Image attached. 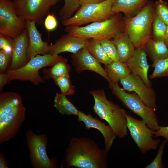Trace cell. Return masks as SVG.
I'll use <instances>...</instances> for the list:
<instances>
[{
  "label": "cell",
  "instance_id": "1",
  "mask_svg": "<svg viewBox=\"0 0 168 168\" xmlns=\"http://www.w3.org/2000/svg\"><path fill=\"white\" fill-rule=\"evenodd\" d=\"M108 152L91 138L73 137L65 150L66 167L78 168H107Z\"/></svg>",
  "mask_w": 168,
  "mask_h": 168
},
{
  "label": "cell",
  "instance_id": "2",
  "mask_svg": "<svg viewBox=\"0 0 168 168\" xmlns=\"http://www.w3.org/2000/svg\"><path fill=\"white\" fill-rule=\"evenodd\" d=\"M95 103L92 109L112 128L116 137L123 138L128 135L126 111L107 98L104 90L100 89L90 91Z\"/></svg>",
  "mask_w": 168,
  "mask_h": 168
},
{
  "label": "cell",
  "instance_id": "3",
  "mask_svg": "<svg viewBox=\"0 0 168 168\" xmlns=\"http://www.w3.org/2000/svg\"><path fill=\"white\" fill-rule=\"evenodd\" d=\"M64 30L76 37L112 40L125 31L124 17L121 13H116L105 20L93 22L83 26H67Z\"/></svg>",
  "mask_w": 168,
  "mask_h": 168
},
{
  "label": "cell",
  "instance_id": "4",
  "mask_svg": "<svg viewBox=\"0 0 168 168\" xmlns=\"http://www.w3.org/2000/svg\"><path fill=\"white\" fill-rule=\"evenodd\" d=\"M63 58L58 55L49 54L38 55L18 69L0 73V90L7 83L12 80L29 81L35 85L44 83L39 70L45 67L52 66Z\"/></svg>",
  "mask_w": 168,
  "mask_h": 168
},
{
  "label": "cell",
  "instance_id": "5",
  "mask_svg": "<svg viewBox=\"0 0 168 168\" xmlns=\"http://www.w3.org/2000/svg\"><path fill=\"white\" fill-rule=\"evenodd\" d=\"M154 15V2L150 0L135 16L129 18L124 16L125 31L135 49L142 48L152 37Z\"/></svg>",
  "mask_w": 168,
  "mask_h": 168
},
{
  "label": "cell",
  "instance_id": "6",
  "mask_svg": "<svg viewBox=\"0 0 168 168\" xmlns=\"http://www.w3.org/2000/svg\"><path fill=\"white\" fill-rule=\"evenodd\" d=\"M109 86L113 94L123 105L140 117L149 128L154 131L159 129L160 126L156 109L145 104L136 93L125 91L119 86L118 83H111Z\"/></svg>",
  "mask_w": 168,
  "mask_h": 168
},
{
  "label": "cell",
  "instance_id": "7",
  "mask_svg": "<svg viewBox=\"0 0 168 168\" xmlns=\"http://www.w3.org/2000/svg\"><path fill=\"white\" fill-rule=\"evenodd\" d=\"M112 0H105L99 3L81 6L73 16L62 21V23L65 26H80L109 19L115 14L112 11Z\"/></svg>",
  "mask_w": 168,
  "mask_h": 168
},
{
  "label": "cell",
  "instance_id": "8",
  "mask_svg": "<svg viewBox=\"0 0 168 168\" xmlns=\"http://www.w3.org/2000/svg\"><path fill=\"white\" fill-rule=\"evenodd\" d=\"M25 137L30 162L34 168H57L56 158H50L47 154L48 138L46 134H37L28 129L25 133Z\"/></svg>",
  "mask_w": 168,
  "mask_h": 168
},
{
  "label": "cell",
  "instance_id": "9",
  "mask_svg": "<svg viewBox=\"0 0 168 168\" xmlns=\"http://www.w3.org/2000/svg\"><path fill=\"white\" fill-rule=\"evenodd\" d=\"M127 126L130 135L141 152L144 154L155 150L160 142L154 138V131L149 128L142 119L138 120L127 114Z\"/></svg>",
  "mask_w": 168,
  "mask_h": 168
},
{
  "label": "cell",
  "instance_id": "10",
  "mask_svg": "<svg viewBox=\"0 0 168 168\" xmlns=\"http://www.w3.org/2000/svg\"><path fill=\"white\" fill-rule=\"evenodd\" d=\"M26 20L20 16L12 0H0V34L14 38L26 28Z\"/></svg>",
  "mask_w": 168,
  "mask_h": 168
},
{
  "label": "cell",
  "instance_id": "11",
  "mask_svg": "<svg viewBox=\"0 0 168 168\" xmlns=\"http://www.w3.org/2000/svg\"><path fill=\"white\" fill-rule=\"evenodd\" d=\"M61 0H12L20 16L41 24L52 8Z\"/></svg>",
  "mask_w": 168,
  "mask_h": 168
},
{
  "label": "cell",
  "instance_id": "12",
  "mask_svg": "<svg viewBox=\"0 0 168 168\" xmlns=\"http://www.w3.org/2000/svg\"><path fill=\"white\" fill-rule=\"evenodd\" d=\"M26 112V108L22 103L0 119V144L16 135L25 120Z\"/></svg>",
  "mask_w": 168,
  "mask_h": 168
},
{
  "label": "cell",
  "instance_id": "13",
  "mask_svg": "<svg viewBox=\"0 0 168 168\" xmlns=\"http://www.w3.org/2000/svg\"><path fill=\"white\" fill-rule=\"evenodd\" d=\"M119 82L124 90L134 91L146 105L155 109L157 107L156 95L154 90L147 86L138 76L131 73Z\"/></svg>",
  "mask_w": 168,
  "mask_h": 168
},
{
  "label": "cell",
  "instance_id": "14",
  "mask_svg": "<svg viewBox=\"0 0 168 168\" xmlns=\"http://www.w3.org/2000/svg\"><path fill=\"white\" fill-rule=\"evenodd\" d=\"M72 62L76 71L80 72L85 70L94 72L105 78L109 82L111 81L100 63L89 52L86 47L84 48L77 53L72 55Z\"/></svg>",
  "mask_w": 168,
  "mask_h": 168
},
{
  "label": "cell",
  "instance_id": "15",
  "mask_svg": "<svg viewBox=\"0 0 168 168\" xmlns=\"http://www.w3.org/2000/svg\"><path fill=\"white\" fill-rule=\"evenodd\" d=\"M91 39L76 37L67 33L58 39L54 44L49 45V54L58 55L61 53L68 52L75 54L86 47Z\"/></svg>",
  "mask_w": 168,
  "mask_h": 168
},
{
  "label": "cell",
  "instance_id": "16",
  "mask_svg": "<svg viewBox=\"0 0 168 168\" xmlns=\"http://www.w3.org/2000/svg\"><path fill=\"white\" fill-rule=\"evenodd\" d=\"M77 120L83 122L85 128L87 130L94 128L98 130L102 134L104 139L105 149L108 152L110 150L114 140L116 137L112 128L90 114H86L82 111H79Z\"/></svg>",
  "mask_w": 168,
  "mask_h": 168
},
{
  "label": "cell",
  "instance_id": "17",
  "mask_svg": "<svg viewBox=\"0 0 168 168\" xmlns=\"http://www.w3.org/2000/svg\"><path fill=\"white\" fill-rule=\"evenodd\" d=\"M36 22L34 21L26 20V28L29 37V43L27 51L28 61L38 55L49 53V45L43 41L41 34L38 30Z\"/></svg>",
  "mask_w": 168,
  "mask_h": 168
},
{
  "label": "cell",
  "instance_id": "18",
  "mask_svg": "<svg viewBox=\"0 0 168 168\" xmlns=\"http://www.w3.org/2000/svg\"><path fill=\"white\" fill-rule=\"evenodd\" d=\"M13 45L11 63L7 71L18 69L28 61L27 51L29 43L27 30L26 28L19 35L13 39Z\"/></svg>",
  "mask_w": 168,
  "mask_h": 168
},
{
  "label": "cell",
  "instance_id": "19",
  "mask_svg": "<svg viewBox=\"0 0 168 168\" xmlns=\"http://www.w3.org/2000/svg\"><path fill=\"white\" fill-rule=\"evenodd\" d=\"M147 55L142 47L135 49L133 56L126 63L131 72L140 77L147 86L151 87L148 72L150 66L148 64Z\"/></svg>",
  "mask_w": 168,
  "mask_h": 168
},
{
  "label": "cell",
  "instance_id": "20",
  "mask_svg": "<svg viewBox=\"0 0 168 168\" xmlns=\"http://www.w3.org/2000/svg\"><path fill=\"white\" fill-rule=\"evenodd\" d=\"M112 11L122 12L126 18L137 15L147 4L149 0H112Z\"/></svg>",
  "mask_w": 168,
  "mask_h": 168
},
{
  "label": "cell",
  "instance_id": "21",
  "mask_svg": "<svg viewBox=\"0 0 168 168\" xmlns=\"http://www.w3.org/2000/svg\"><path fill=\"white\" fill-rule=\"evenodd\" d=\"M142 48L152 63L168 57V47L163 38L151 37L145 43Z\"/></svg>",
  "mask_w": 168,
  "mask_h": 168
},
{
  "label": "cell",
  "instance_id": "22",
  "mask_svg": "<svg viewBox=\"0 0 168 168\" xmlns=\"http://www.w3.org/2000/svg\"><path fill=\"white\" fill-rule=\"evenodd\" d=\"M112 40L116 47L119 61L126 63L133 55L135 48L125 31Z\"/></svg>",
  "mask_w": 168,
  "mask_h": 168
},
{
  "label": "cell",
  "instance_id": "23",
  "mask_svg": "<svg viewBox=\"0 0 168 168\" xmlns=\"http://www.w3.org/2000/svg\"><path fill=\"white\" fill-rule=\"evenodd\" d=\"M22 98L19 94L13 92H2L0 94V119L22 103Z\"/></svg>",
  "mask_w": 168,
  "mask_h": 168
},
{
  "label": "cell",
  "instance_id": "24",
  "mask_svg": "<svg viewBox=\"0 0 168 168\" xmlns=\"http://www.w3.org/2000/svg\"><path fill=\"white\" fill-rule=\"evenodd\" d=\"M104 68L110 80V83H118L121 79L127 77L131 73L126 63L120 61H113L110 63L105 64Z\"/></svg>",
  "mask_w": 168,
  "mask_h": 168
},
{
  "label": "cell",
  "instance_id": "25",
  "mask_svg": "<svg viewBox=\"0 0 168 168\" xmlns=\"http://www.w3.org/2000/svg\"><path fill=\"white\" fill-rule=\"evenodd\" d=\"M66 59L63 58L48 69L43 70V79L52 78L69 75L71 67Z\"/></svg>",
  "mask_w": 168,
  "mask_h": 168
},
{
  "label": "cell",
  "instance_id": "26",
  "mask_svg": "<svg viewBox=\"0 0 168 168\" xmlns=\"http://www.w3.org/2000/svg\"><path fill=\"white\" fill-rule=\"evenodd\" d=\"M54 106L62 114L77 116L79 111L67 99L66 96L61 93L56 94Z\"/></svg>",
  "mask_w": 168,
  "mask_h": 168
},
{
  "label": "cell",
  "instance_id": "27",
  "mask_svg": "<svg viewBox=\"0 0 168 168\" xmlns=\"http://www.w3.org/2000/svg\"><path fill=\"white\" fill-rule=\"evenodd\" d=\"M86 48L90 54L100 63L105 65L113 61L108 56L99 40L91 39Z\"/></svg>",
  "mask_w": 168,
  "mask_h": 168
},
{
  "label": "cell",
  "instance_id": "28",
  "mask_svg": "<svg viewBox=\"0 0 168 168\" xmlns=\"http://www.w3.org/2000/svg\"><path fill=\"white\" fill-rule=\"evenodd\" d=\"M64 4L59 11L60 20L63 21L72 16L81 6L78 0H63Z\"/></svg>",
  "mask_w": 168,
  "mask_h": 168
},
{
  "label": "cell",
  "instance_id": "29",
  "mask_svg": "<svg viewBox=\"0 0 168 168\" xmlns=\"http://www.w3.org/2000/svg\"><path fill=\"white\" fill-rule=\"evenodd\" d=\"M152 66L154 70L149 76L150 78L168 77V57L154 61Z\"/></svg>",
  "mask_w": 168,
  "mask_h": 168
},
{
  "label": "cell",
  "instance_id": "30",
  "mask_svg": "<svg viewBox=\"0 0 168 168\" xmlns=\"http://www.w3.org/2000/svg\"><path fill=\"white\" fill-rule=\"evenodd\" d=\"M55 84L60 88L61 93L65 96H71L75 92V88L71 83L69 75L53 79Z\"/></svg>",
  "mask_w": 168,
  "mask_h": 168
},
{
  "label": "cell",
  "instance_id": "31",
  "mask_svg": "<svg viewBox=\"0 0 168 168\" xmlns=\"http://www.w3.org/2000/svg\"><path fill=\"white\" fill-rule=\"evenodd\" d=\"M167 27V25L161 20L154 11L152 37L155 39H164Z\"/></svg>",
  "mask_w": 168,
  "mask_h": 168
},
{
  "label": "cell",
  "instance_id": "32",
  "mask_svg": "<svg viewBox=\"0 0 168 168\" xmlns=\"http://www.w3.org/2000/svg\"><path fill=\"white\" fill-rule=\"evenodd\" d=\"M99 40L108 56L113 61H119L118 52L112 40L105 39Z\"/></svg>",
  "mask_w": 168,
  "mask_h": 168
},
{
  "label": "cell",
  "instance_id": "33",
  "mask_svg": "<svg viewBox=\"0 0 168 168\" xmlns=\"http://www.w3.org/2000/svg\"><path fill=\"white\" fill-rule=\"evenodd\" d=\"M155 12L167 25H168V4L163 0H158L154 2Z\"/></svg>",
  "mask_w": 168,
  "mask_h": 168
},
{
  "label": "cell",
  "instance_id": "34",
  "mask_svg": "<svg viewBox=\"0 0 168 168\" xmlns=\"http://www.w3.org/2000/svg\"><path fill=\"white\" fill-rule=\"evenodd\" d=\"M168 141L165 139L161 142L157 153L154 159L149 164L146 165L145 168H163L165 167L162 157L165 146Z\"/></svg>",
  "mask_w": 168,
  "mask_h": 168
},
{
  "label": "cell",
  "instance_id": "35",
  "mask_svg": "<svg viewBox=\"0 0 168 168\" xmlns=\"http://www.w3.org/2000/svg\"><path fill=\"white\" fill-rule=\"evenodd\" d=\"M13 45V38L0 34V49L5 52L12 54Z\"/></svg>",
  "mask_w": 168,
  "mask_h": 168
},
{
  "label": "cell",
  "instance_id": "36",
  "mask_svg": "<svg viewBox=\"0 0 168 168\" xmlns=\"http://www.w3.org/2000/svg\"><path fill=\"white\" fill-rule=\"evenodd\" d=\"M12 54L7 53L4 51L0 50V72L2 73L6 72L9 63L11 61Z\"/></svg>",
  "mask_w": 168,
  "mask_h": 168
},
{
  "label": "cell",
  "instance_id": "37",
  "mask_svg": "<svg viewBox=\"0 0 168 168\" xmlns=\"http://www.w3.org/2000/svg\"><path fill=\"white\" fill-rule=\"evenodd\" d=\"M58 24V21L54 14L49 12L44 21L45 29L49 32L52 31L57 28Z\"/></svg>",
  "mask_w": 168,
  "mask_h": 168
},
{
  "label": "cell",
  "instance_id": "38",
  "mask_svg": "<svg viewBox=\"0 0 168 168\" xmlns=\"http://www.w3.org/2000/svg\"><path fill=\"white\" fill-rule=\"evenodd\" d=\"M154 138L162 137L168 141V126L166 127L160 126L158 130L154 131Z\"/></svg>",
  "mask_w": 168,
  "mask_h": 168
},
{
  "label": "cell",
  "instance_id": "39",
  "mask_svg": "<svg viewBox=\"0 0 168 168\" xmlns=\"http://www.w3.org/2000/svg\"><path fill=\"white\" fill-rule=\"evenodd\" d=\"M105 0H78L80 6L87 4L97 3L102 2Z\"/></svg>",
  "mask_w": 168,
  "mask_h": 168
},
{
  "label": "cell",
  "instance_id": "40",
  "mask_svg": "<svg viewBox=\"0 0 168 168\" xmlns=\"http://www.w3.org/2000/svg\"><path fill=\"white\" fill-rule=\"evenodd\" d=\"M7 164L4 155L2 153H0V168H7Z\"/></svg>",
  "mask_w": 168,
  "mask_h": 168
},
{
  "label": "cell",
  "instance_id": "41",
  "mask_svg": "<svg viewBox=\"0 0 168 168\" xmlns=\"http://www.w3.org/2000/svg\"><path fill=\"white\" fill-rule=\"evenodd\" d=\"M164 39V40H168V25H167L166 30Z\"/></svg>",
  "mask_w": 168,
  "mask_h": 168
},
{
  "label": "cell",
  "instance_id": "42",
  "mask_svg": "<svg viewBox=\"0 0 168 168\" xmlns=\"http://www.w3.org/2000/svg\"><path fill=\"white\" fill-rule=\"evenodd\" d=\"M164 41L166 46L168 47V40H165Z\"/></svg>",
  "mask_w": 168,
  "mask_h": 168
}]
</instances>
